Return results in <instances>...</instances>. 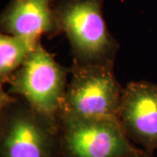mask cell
<instances>
[{"label": "cell", "instance_id": "6da1fadb", "mask_svg": "<svg viewBox=\"0 0 157 157\" xmlns=\"http://www.w3.org/2000/svg\"><path fill=\"white\" fill-rule=\"evenodd\" d=\"M59 126L1 91L0 157H59Z\"/></svg>", "mask_w": 157, "mask_h": 157}, {"label": "cell", "instance_id": "7a4b0ae2", "mask_svg": "<svg viewBox=\"0 0 157 157\" xmlns=\"http://www.w3.org/2000/svg\"><path fill=\"white\" fill-rule=\"evenodd\" d=\"M70 71L39 41L8 81V94L23 99L41 116L59 126Z\"/></svg>", "mask_w": 157, "mask_h": 157}, {"label": "cell", "instance_id": "3957f363", "mask_svg": "<svg viewBox=\"0 0 157 157\" xmlns=\"http://www.w3.org/2000/svg\"><path fill=\"white\" fill-rule=\"evenodd\" d=\"M61 118H117L123 88L113 72V61H73Z\"/></svg>", "mask_w": 157, "mask_h": 157}, {"label": "cell", "instance_id": "277c9868", "mask_svg": "<svg viewBox=\"0 0 157 157\" xmlns=\"http://www.w3.org/2000/svg\"><path fill=\"white\" fill-rule=\"evenodd\" d=\"M103 2L60 0L55 5L59 32L67 37L74 61H114L119 44L104 19Z\"/></svg>", "mask_w": 157, "mask_h": 157}, {"label": "cell", "instance_id": "5b68a950", "mask_svg": "<svg viewBox=\"0 0 157 157\" xmlns=\"http://www.w3.org/2000/svg\"><path fill=\"white\" fill-rule=\"evenodd\" d=\"M59 135L61 157H127L141 149L117 118H61Z\"/></svg>", "mask_w": 157, "mask_h": 157}, {"label": "cell", "instance_id": "8992f818", "mask_svg": "<svg viewBox=\"0 0 157 157\" xmlns=\"http://www.w3.org/2000/svg\"><path fill=\"white\" fill-rule=\"evenodd\" d=\"M117 120L135 146L150 154L157 150V83L129 82L122 91Z\"/></svg>", "mask_w": 157, "mask_h": 157}, {"label": "cell", "instance_id": "52a82bcc", "mask_svg": "<svg viewBox=\"0 0 157 157\" xmlns=\"http://www.w3.org/2000/svg\"><path fill=\"white\" fill-rule=\"evenodd\" d=\"M53 0H11L1 15V31L34 43L59 32Z\"/></svg>", "mask_w": 157, "mask_h": 157}, {"label": "cell", "instance_id": "ba28073f", "mask_svg": "<svg viewBox=\"0 0 157 157\" xmlns=\"http://www.w3.org/2000/svg\"><path fill=\"white\" fill-rule=\"evenodd\" d=\"M13 35L0 34V83H8L12 74L22 66L29 53L39 43Z\"/></svg>", "mask_w": 157, "mask_h": 157}, {"label": "cell", "instance_id": "9c48e42d", "mask_svg": "<svg viewBox=\"0 0 157 157\" xmlns=\"http://www.w3.org/2000/svg\"><path fill=\"white\" fill-rule=\"evenodd\" d=\"M127 157H152V154L145 151L143 149H140L139 151L135 152V153H134V154H132V155H130Z\"/></svg>", "mask_w": 157, "mask_h": 157}, {"label": "cell", "instance_id": "30bf717a", "mask_svg": "<svg viewBox=\"0 0 157 157\" xmlns=\"http://www.w3.org/2000/svg\"><path fill=\"white\" fill-rule=\"evenodd\" d=\"M59 157H61V156H59Z\"/></svg>", "mask_w": 157, "mask_h": 157}]
</instances>
